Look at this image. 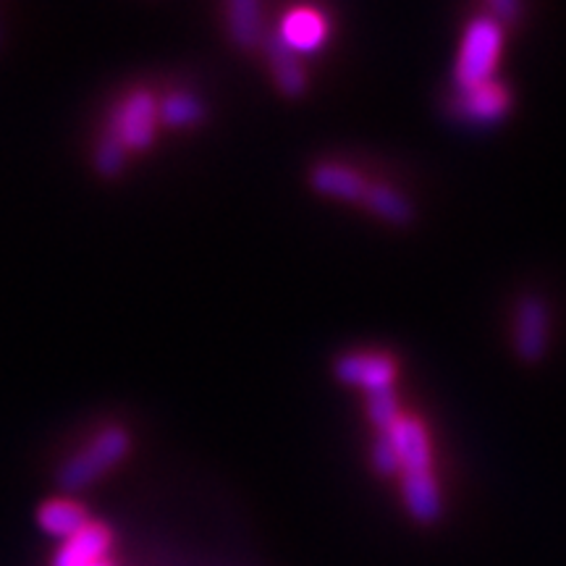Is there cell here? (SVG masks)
<instances>
[{"label": "cell", "mask_w": 566, "mask_h": 566, "mask_svg": "<svg viewBox=\"0 0 566 566\" xmlns=\"http://www.w3.org/2000/svg\"><path fill=\"white\" fill-rule=\"evenodd\" d=\"M129 449L132 438L124 428L103 430L95 441L84 446L80 454H74L61 467L59 475H55V483L69 493L82 491V488L92 485L97 478H103L105 472L122 462V459L129 454Z\"/></svg>", "instance_id": "1"}, {"label": "cell", "mask_w": 566, "mask_h": 566, "mask_svg": "<svg viewBox=\"0 0 566 566\" xmlns=\"http://www.w3.org/2000/svg\"><path fill=\"white\" fill-rule=\"evenodd\" d=\"M501 24L493 17H478L470 21L464 30L462 51H459L457 61V84L464 90H475L480 84L491 82V74L495 69L501 53Z\"/></svg>", "instance_id": "2"}, {"label": "cell", "mask_w": 566, "mask_h": 566, "mask_svg": "<svg viewBox=\"0 0 566 566\" xmlns=\"http://www.w3.org/2000/svg\"><path fill=\"white\" fill-rule=\"evenodd\" d=\"M158 105L150 92L137 90L111 113V137H116L126 150H147L155 139Z\"/></svg>", "instance_id": "3"}, {"label": "cell", "mask_w": 566, "mask_h": 566, "mask_svg": "<svg viewBox=\"0 0 566 566\" xmlns=\"http://www.w3.org/2000/svg\"><path fill=\"white\" fill-rule=\"evenodd\" d=\"M514 346L520 359L541 363L548 349V307L537 296L522 300L514 323Z\"/></svg>", "instance_id": "4"}, {"label": "cell", "mask_w": 566, "mask_h": 566, "mask_svg": "<svg viewBox=\"0 0 566 566\" xmlns=\"http://www.w3.org/2000/svg\"><path fill=\"white\" fill-rule=\"evenodd\" d=\"M338 380L346 386H359L367 394L380 388H394L396 367L388 357L380 354H346L336 363Z\"/></svg>", "instance_id": "5"}, {"label": "cell", "mask_w": 566, "mask_h": 566, "mask_svg": "<svg viewBox=\"0 0 566 566\" xmlns=\"http://www.w3.org/2000/svg\"><path fill=\"white\" fill-rule=\"evenodd\" d=\"M396 454H399L401 475H415V472H433V462H430V443L424 436V428L417 420H405L388 430Z\"/></svg>", "instance_id": "6"}, {"label": "cell", "mask_w": 566, "mask_h": 566, "mask_svg": "<svg viewBox=\"0 0 566 566\" xmlns=\"http://www.w3.org/2000/svg\"><path fill=\"white\" fill-rule=\"evenodd\" d=\"M111 548V530L101 522H90L87 527L63 541V546L55 551L53 566H90L103 562V556Z\"/></svg>", "instance_id": "7"}, {"label": "cell", "mask_w": 566, "mask_h": 566, "mask_svg": "<svg viewBox=\"0 0 566 566\" xmlns=\"http://www.w3.org/2000/svg\"><path fill=\"white\" fill-rule=\"evenodd\" d=\"M263 45L268 61H271L275 82H279V90L286 97H302L304 90H307V76H304V69L300 59H296V53L281 40L279 32L265 34Z\"/></svg>", "instance_id": "8"}, {"label": "cell", "mask_w": 566, "mask_h": 566, "mask_svg": "<svg viewBox=\"0 0 566 566\" xmlns=\"http://www.w3.org/2000/svg\"><path fill=\"white\" fill-rule=\"evenodd\" d=\"M279 34L294 53H313L325 42V21L313 9H296L283 17Z\"/></svg>", "instance_id": "9"}, {"label": "cell", "mask_w": 566, "mask_h": 566, "mask_svg": "<svg viewBox=\"0 0 566 566\" xmlns=\"http://www.w3.org/2000/svg\"><path fill=\"white\" fill-rule=\"evenodd\" d=\"M310 184L317 195L334 197V200H346V202H363L367 181L359 174H354L352 168L336 166V163H323L317 166L313 176H310Z\"/></svg>", "instance_id": "10"}, {"label": "cell", "mask_w": 566, "mask_h": 566, "mask_svg": "<svg viewBox=\"0 0 566 566\" xmlns=\"http://www.w3.org/2000/svg\"><path fill=\"white\" fill-rule=\"evenodd\" d=\"M401 493H405V504L409 514L417 522H436L441 516V493H438L433 472H415V475H401Z\"/></svg>", "instance_id": "11"}, {"label": "cell", "mask_w": 566, "mask_h": 566, "mask_svg": "<svg viewBox=\"0 0 566 566\" xmlns=\"http://www.w3.org/2000/svg\"><path fill=\"white\" fill-rule=\"evenodd\" d=\"M38 525L45 535L59 537V541H69L80 530L90 525V514L76 501H48L38 509Z\"/></svg>", "instance_id": "12"}, {"label": "cell", "mask_w": 566, "mask_h": 566, "mask_svg": "<svg viewBox=\"0 0 566 566\" xmlns=\"http://www.w3.org/2000/svg\"><path fill=\"white\" fill-rule=\"evenodd\" d=\"M462 113L475 124H495L506 116L509 97L501 84H480L475 90H464L462 95Z\"/></svg>", "instance_id": "13"}, {"label": "cell", "mask_w": 566, "mask_h": 566, "mask_svg": "<svg viewBox=\"0 0 566 566\" xmlns=\"http://www.w3.org/2000/svg\"><path fill=\"white\" fill-rule=\"evenodd\" d=\"M229 32L239 48H254L263 40V6L258 0H231Z\"/></svg>", "instance_id": "14"}, {"label": "cell", "mask_w": 566, "mask_h": 566, "mask_svg": "<svg viewBox=\"0 0 566 566\" xmlns=\"http://www.w3.org/2000/svg\"><path fill=\"white\" fill-rule=\"evenodd\" d=\"M363 202L375 212V216L394 226H407L415 218V210L407 197L394 192L386 184H367Z\"/></svg>", "instance_id": "15"}, {"label": "cell", "mask_w": 566, "mask_h": 566, "mask_svg": "<svg viewBox=\"0 0 566 566\" xmlns=\"http://www.w3.org/2000/svg\"><path fill=\"white\" fill-rule=\"evenodd\" d=\"M158 116L168 126L181 129V126L200 124L205 116V108L195 95H189V92H174V95H168L166 101L158 105Z\"/></svg>", "instance_id": "16"}, {"label": "cell", "mask_w": 566, "mask_h": 566, "mask_svg": "<svg viewBox=\"0 0 566 566\" xmlns=\"http://www.w3.org/2000/svg\"><path fill=\"white\" fill-rule=\"evenodd\" d=\"M367 415L380 433H388L399 422V401H396L394 388H380V391L367 394Z\"/></svg>", "instance_id": "17"}, {"label": "cell", "mask_w": 566, "mask_h": 566, "mask_svg": "<svg viewBox=\"0 0 566 566\" xmlns=\"http://www.w3.org/2000/svg\"><path fill=\"white\" fill-rule=\"evenodd\" d=\"M126 147L116 137H105L95 150V171L105 176V179H116L126 168Z\"/></svg>", "instance_id": "18"}, {"label": "cell", "mask_w": 566, "mask_h": 566, "mask_svg": "<svg viewBox=\"0 0 566 566\" xmlns=\"http://www.w3.org/2000/svg\"><path fill=\"white\" fill-rule=\"evenodd\" d=\"M373 464H375V470H378L380 475H386V478L399 475V472H401L399 454H396V449H394V443H391V438H388V433H378V438H375Z\"/></svg>", "instance_id": "19"}, {"label": "cell", "mask_w": 566, "mask_h": 566, "mask_svg": "<svg viewBox=\"0 0 566 566\" xmlns=\"http://www.w3.org/2000/svg\"><path fill=\"white\" fill-rule=\"evenodd\" d=\"M491 11L495 13V21H512L520 17V3H514V0H495V3H491Z\"/></svg>", "instance_id": "20"}, {"label": "cell", "mask_w": 566, "mask_h": 566, "mask_svg": "<svg viewBox=\"0 0 566 566\" xmlns=\"http://www.w3.org/2000/svg\"><path fill=\"white\" fill-rule=\"evenodd\" d=\"M90 566H108V564H103V562H97V564H90Z\"/></svg>", "instance_id": "21"}]
</instances>
